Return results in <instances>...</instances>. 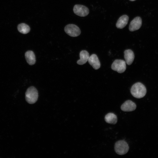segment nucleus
<instances>
[{"label": "nucleus", "instance_id": "f257e3e1", "mask_svg": "<svg viewBox=\"0 0 158 158\" xmlns=\"http://www.w3.org/2000/svg\"><path fill=\"white\" fill-rule=\"evenodd\" d=\"M146 89L145 85L140 82H137L133 84L130 89L132 95L135 97L141 98L145 95Z\"/></svg>", "mask_w": 158, "mask_h": 158}, {"label": "nucleus", "instance_id": "f03ea898", "mask_svg": "<svg viewBox=\"0 0 158 158\" xmlns=\"http://www.w3.org/2000/svg\"><path fill=\"white\" fill-rule=\"evenodd\" d=\"M25 96L26 100L28 103L30 104L35 103L38 97L37 90L33 86L29 87L26 92Z\"/></svg>", "mask_w": 158, "mask_h": 158}, {"label": "nucleus", "instance_id": "7ed1b4c3", "mask_svg": "<svg viewBox=\"0 0 158 158\" xmlns=\"http://www.w3.org/2000/svg\"><path fill=\"white\" fill-rule=\"evenodd\" d=\"M129 147L128 143L124 140H120L116 142L115 145L114 150L118 154L123 155L128 151Z\"/></svg>", "mask_w": 158, "mask_h": 158}, {"label": "nucleus", "instance_id": "20e7f679", "mask_svg": "<svg viewBox=\"0 0 158 158\" xmlns=\"http://www.w3.org/2000/svg\"><path fill=\"white\" fill-rule=\"evenodd\" d=\"M64 31L69 36L72 37H76L79 35L81 31L79 28L73 24H69L65 27Z\"/></svg>", "mask_w": 158, "mask_h": 158}, {"label": "nucleus", "instance_id": "39448f33", "mask_svg": "<svg viewBox=\"0 0 158 158\" xmlns=\"http://www.w3.org/2000/svg\"><path fill=\"white\" fill-rule=\"evenodd\" d=\"M111 68L119 73H123L126 69V61L123 60L116 59L112 63Z\"/></svg>", "mask_w": 158, "mask_h": 158}, {"label": "nucleus", "instance_id": "423d86ee", "mask_svg": "<svg viewBox=\"0 0 158 158\" xmlns=\"http://www.w3.org/2000/svg\"><path fill=\"white\" fill-rule=\"evenodd\" d=\"M73 11L76 15L80 17H85L88 15L89 11L87 7L80 4H76L73 7Z\"/></svg>", "mask_w": 158, "mask_h": 158}, {"label": "nucleus", "instance_id": "0eeeda50", "mask_svg": "<svg viewBox=\"0 0 158 158\" xmlns=\"http://www.w3.org/2000/svg\"><path fill=\"white\" fill-rule=\"evenodd\" d=\"M142 20L141 18L137 16L134 18L130 22L129 29L130 31H133L139 29L141 27Z\"/></svg>", "mask_w": 158, "mask_h": 158}, {"label": "nucleus", "instance_id": "6e6552de", "mask_svg": "<svg viewBox=\"0 0 158 158\" xmlns=\"http://www.w3.org/2000/svg\"><path fill=\"white\" fill-rule=\"evenodd\" d=\"M135 104L130 100L125 101L121 106V110L124 111H131L134 110L136 108Z\"/></svg>", "mask_w": 158, "mask_h": 158}, {"label": "nucleus", "instance_id": "1a4fd4ad", "mask_svg": "<svg viewBox=\"0 0 158 158\" xmlns=\"http://www.w3.org/2000/svg\"><path fill=\"white\" fill-rule=\"evenodd\" d=\"M89 63L95 70L99 69L100 67V63L97 55L95 54L91 55L88 60Z\"/></svg>", "mask_w": 158, "mask_h": 158}, {"label": "nucleus", "instance_id": "9d476101", "mask_svg": "<svg viewBox=\"0 0 158 158\" xmlns=\"http://www.w3.org/2000/svg\"><path fill=\"white\" fill-rule=\"evenodd\" d=\"M124 54L126 63L128 65H131L134 59V54L133 51L131 49H126L124 51Z\"/></svg>", "mask_w": 158, "mask_h": 158}, {"label": "nucleus", "instance_id": "9b49d317", "mask_svg": "<svg viewBox=\"0 0 158 158\" xmlns=\"http://www.w3.org/2000/svg\"><path fill=\"white\" fill-rule=\"evenodd\" d=\"M129 20V17L126 15L121 16L118 19L116 24V27L119 29H122L127 25Z\"/></svg>", "mask_w": 158, "mask_h": 158}, {"label": "nucleus", "instance_id": "f8f14e48", "mask_svg": "<svg viewBox=\"0 0 158 158\" xmlns=\"http://www.w3.org/2000/svg\"><path fill=\"white\" fill-rule=\"evenodd\" d=\"M80 59L77 61V63L80 65H82L86 63L88 61L89 56L88 52L86 51L83 50L80 53Z\"/></svg>", "mask_w": 158, "mask_h": 158}, {"label": "nucleus", "instance_id": "ddd939ff", "mask_svg": "<svg viewBox=\"0 0 158 158\" xmlns=\"http://www.w3.org/2000/svg\"><path fill=\"white\" fill-rule=\"evenodd\" d=\"M25 57L28 63L30 65L35 64L36 62L35 57L33 52L28 51L25 54Z\"/></svg>", "mask_w": 158, "mask_h": 158}, {"label": "nucleus", "instance_id": "4468645a", "mask_svg": "<svg viewBox=\"0 0 158 158\" xmlns=\"http://www.w3.org/2000/svg\"><path fill=\"white\" fill-rule=\"evenodd\" d=\"M106 122L109 123L115 124L117 122V117L114 114L110 113L107 114L104 118Z\"/></svg>", "mask_w": 158, "mask_h": 158}, {"label": "nucleus", "instance_id": "2eb2a0df", "mask_svg": "<svg viewBox=\"0 0 158 158\" xmlns=\"http://www.w3.org/2000/svg\"><path fill=\"white\" fill-rule=\"evenodd\" d=\"M19 32L23 34H26L30 30V27L24 23H21L18 25L17 27Z\"/></svg>", "mask_w": 158, "mask_h": 158}, {"label": "nucleus", "instance_id": "dca6fc26", "mask_svg": "<svg viewBox=\"0 0 158 158\" xmlns=\"http://www.w3.org/2000/svg\"><path fill=\"white\" fill-rule=\"evenodd\" d=\"M129 0L131 1H135V0Z\"/></svg>", "mask_w": 158, "mask_h": 158}]
</instances>
